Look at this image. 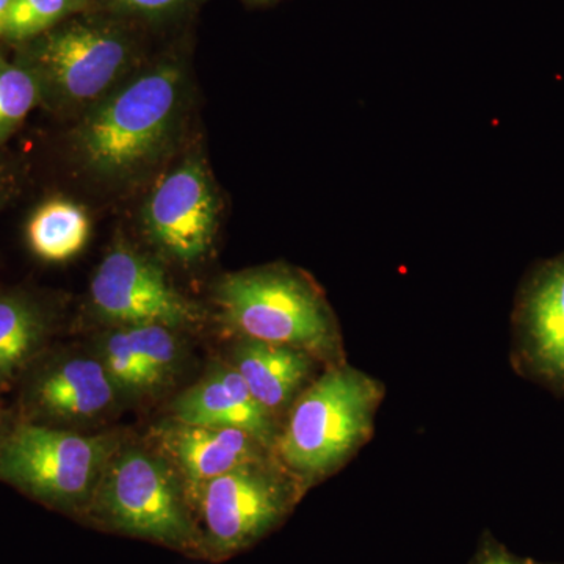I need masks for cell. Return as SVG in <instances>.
Instances as JSON below:
<instances>
[{
	"instance_id": "1",
	"label": "cell",
	"mask_w": 564,
	"mask_h": 564,
	"mask_svg": "<svg viewBox=\"0 0 564 564\" xmlns=\"http://www.w3.org/2000/svg\"><path fill=\"white\" fill-rule=\"evenodd\" d=\"M383 397L380 381L347 362L326 367L285 415L274 458L307 491L370 440Z\"/></svg>"
},
{
	"instance_id": "2",
	"label": "cell",
	"mask_w": 564,
	"mask_h": 564,
	"mask_svg": "<svg viewBox=\"0 0 564 564\" xmlns=\"http://www.w3.org/2000/svg\"><path fill=\"white\" fill-rule=\"evenodd\" d=\"M223 322L242 339L289 345L326 367L345 361L343 334L313 280L282 265L223 278L217 288Z\"/></svg>"
},
{
	"instance_id": "3",
	"label": "cell",
	"mask_w": 564,
	"mask_h": 564,
	"mask_svg": "<svg viewBox=\"0 0 564 564\" xmlns=\"http://www.w3.org/2000/svg\"><path fill=\"white\" fill-rule=\"evenodd\" d=\"M84 518L99 529L204 558L187 489L159 452L120 445Z\"/></svg>"
},
{
	"instance_id": "4",
	"label": "cell",
	"mask_w": 564,
	"mask_h": 564,
	"mask_svg": "<svg viewBox=\"0 0 564 564\" xmlns=\"http://www.w3.org/2000/svg\"><path fill=\"white\" fill-rule=\"evenodd\" d=\"M120 445L113 434L20 421L0 440V481L46 507L84 518Z\"/></svg>"
},
{
	"instance_id": "5",
	"label": "cell",
	"mask_w": 564,
	"mask_h": 564,
	"mask_svg": "<svg viewBox=\"0 0 564 564\" xmlns=\"http://www.w3.org/2000/svg\"><path fill=\"white\" fill-rule=\"evenodd\" d=\"M306 489L273 455L188 492L204 558L223 562L258 544L289 518Z\"/></svg>"
},
{
	"instance_id": "6",
	"label": "cell",
	"mask_w": 564,
	"mask_h": 564,
	"mask_svg": "<svg viewBox=\"0 0 564 564\" xmlns=\"http://www.w3.org/2000/svg\"><path fill=\"white\" fill-rule=\"evenodd\" d=\"M181 73L150 70L102 102L80 133L85 159L98 172H131L150 161L169 139L180 109Z\"/></svg>"
},
{
	"instance_id": "7",
	"label": "cell",
	"mask_w": 564,
	"mask_h": 564,
	"mask_svg": "<svg viewBox=\"0 0 564 564\" xmlns=\"http://www.w3.org/2000/svg\"><path fill=\"white\" fill-rule=\"evenodd\" d=\"M91 303L99 317L118 326L163 325L188 328L202 318L150 259L128 247L104 258L91 281Z\"/></svg>"
},
{
	"instance_id": "8",
	"label": "cell",
	"mask_w": 564,
	"mask_h": 564,
	"mask_svg": "<svg viewBox=\"0 0 564 564\" xmlns=\"http://www.w3.org/2000/svg\"><path fill=\"white\" fill-rule=\"evenodd\" d=\"M21 380V421L61 429L96 421L121 397L102 362L87 356L39 358Z\"/></svg>"
},
{
	"instance_id": "9",
	"label": "cell",
	"mask_w": 564,
	"mask_h": 564,
	"mask_svg": "<svg viewBox=\"0 0 564 564\" xmlns=\"http://www.w3.org/2000/svg\"><path fill=\"white\" fill-rule=\"evenodd\" d=\"M152 242L176 261H199L210 250L218 206L209 176L198 161H185L159 182L144 207Z\"/></svg>"
},
{
	"instance_id": "10",
	"label": "cell",
	"mask_w": 564,
	"mask_h": 564,
	"mask_svg": "<svg viewBox=\"0 0 564 564\" xmlns=\"http://www.w3.org/2000/svg\"><path fill=\"white\" fill-rule=\"evenodd\" d=\"M516 355L530 377L564 392V252L538 263L514 307Z\"/></svg>"
},
{
	"instance_id": "11",
	"label": "cell",
	"mask_w": 564,
	"mask_h": 564,
	"mask_svg": "<svg viewBox=\"0 0 564 564\" xmlns=\"http://www.w3.org/2000/svg\"><path fill=\"white\" fill-rule=\"evenodd\" d=\"M129 50L109 29L76 24L54 33L41 52V62L63 95L90 101L118 79Z\"/></svg>"
},
{
	"instance_id": "12",
	"label": "cell",
	"mask_w": 564,
	"mask_h": 564,
	"mask_svg": "<svg viewBox=\"0 0 564 564\" xmlns=\"http://www.w3.org/2000/svg\"><path fill=\"white\" fill-rule=\"evenodd\" d=\"M155 443L159 454L184 481L187 494L242 464L273 455L243 430L195 425L176 419L158 426Z\"/></svg>"
},
{
	"instance_id": "13",
	"label": "cell",
	"mask_w": 564,
	"mask_h": 564,
	"mask_svg": "<svg viewBox=\"0 0 564 564\" xmlns=\"http://www.w3.org/2000/svg\"><path fill=\"white\" fill-rule=\"evenodd\" d=\"M173 419L195 425L239 429L272 451L281 423L256 402L231 364H217L173 403Z\"/></svg>"
},
{
	"instance_id": "14",
	"label": "cell",
	"mask_w": 564,
	"mask_h": 564,
	"mask_svg": "<svg viewBox=\"0 0 564 564\" xmlns=\"http://www.w3.org/2000/svg\"><path fill=\"white\" fill-rule=\"evenodd\" d=\"M317 359L289 345L242 339L232 348L231 366L256 402L280 422L304 389L315 380Z\"/></svg>"
},
{
	"instance_id": "15",
	"label": "cell",
	"mask_w": 564,
	"mask_h": 564,
	"mask_svg": "<svg viewBox=\"0 0 564 564\" xmlns=\"http://www.w3.org/2000/svg\"><path fill=\"white\" fill-rule=\"evenodd\" d=\"M47 323L22 296H0V391L21 380L43 352Z\"/></svg>"
},
{
	"instance_id": "16",
	"label": "cell",
	"mask_w": 564,
	"mask_h": 564,
	"mask_svg": "<svg viewBox=\"0 0 564 564\" xmlns=\"http://www.w3.org/2000/svg\"><path fill=\"white\" fill-rule=\"evenodd\" d=\"M87 212L68 199L43 204L28 226L32 251L46 262H66L79 254L90 239Z\"/></svg>"
},
{
	"instance_id": "17",
	"label": "cell",
	"mask_w": 564,
	"mask_h": 564,
	"mask_svg": "<svg viewBox=\"0 0 564 564\" xmlns=\"http://www.w3.org/2000/svg\"><path fill=\"white\" fill-rule=\"evenodd\" d=\"M143 373L147 395L161 391L181 367L182 347L173 328L163 325L126 326Z\"/></svg>"
},
{
	"instance_id": "18",
	"label": "cell",
	"mask_w": 564,
	"mask_h": 564,
	"mask_svg": "<svg viewBox=\"0 0 564 564\" xmlns=\"http://www.w3.org/2000/svg\"><path fill=\"white\" fill-rule=\"evenodd\" d=\"M98 359L106 367L121 397L147 395L143 373L126 326H118L102 337Z\"/></svg>"
},
{
	"instance_id": "19",
	"label": "cell",
	"mask_w": 564,
	"mask_h": 564,
	"mask_svg": "<svg viewBox=\"0 0 564 564\" xmlns=\"http://www.w3.org/2000/svg\"><path fill=\"white\" fill-rule=\"evenodd\" d=\"M79 0H11L6 33L13 40H25L50 29L76 9Z\"/></svg>"
},
{
	"instance_id": "20",
	"label": "cell",
	"mask_w": 564,
	"mask_h": 564,
	"mask_svg": "<svg viewBox=\"0 0 564 564\" xmlns=\"http://www.w3.org/2000/svg\"><path fill=\"white\" fill-rule=\"evenodd\" d=\"M39 99V85L25 69L0 65V137L25 117Z\"/></svg>"
},
{
	"instance_id": "21",
	"label": "cell",
	"mask_w": 564,
	"mask_h": 564,
	"mask_svg": "<svg viewBox=\"0 0 564 564\" xmlns=\"http://www.w3.org/2000/svg\"><path fill=\"white\" fill-rule=\"evenodd\" d=\"M469 564H530L527 558H519L508 551L491 533H485L477 552Z\"/></svg>"
},
{
	"instance_id": "22",
	"label": "cell",
	"mask_w": 564,
	"mask_h": 564,
	"mask_svg": "<svg viewBox=\"0 0 564 564\" xmlns=\"http://www.w3.org/2000/svg\"><path fill=\"white\" fill-rule=\"evenodd\" d=\"M126 9L143 14H162L180 6L181 0H118Z\"/></svg>"
},
{
	"instance_id": "23",
	"label": "cell",
	"mask_w": 564,
	"mask_h": 564,
	"mask_svg": "<svg viewBox=\"0 0 564 564\" xmlns=\"http://www.w3.org/2000/svg\"><path fill=\"white\" fill-rule=\"evenodd\" d=\"M11 0H0V33L6 31L7 13H9Z\"/></svg>"
},
{
	"instance_id": "24",
	"label": "cell",
	"mask_w": 564,
	"mask_h": 564,
	"mask_svg": "<svg viewBox=\"0 0 564 564\" xmlns=\"http://www.w3.org/2000/svg\"><path fill=\"white\" fill-rule=\"evenodd\" d=\"M10 425L7 422V414L0 410V440L6 436V433L9 432Z\"/></svg>"
},
{
	"instance_id": "25",
	"label": "cell",
	"mask_w": 564,
	"mask_h": 564,
	"mask_svg": "<svg viewBox=\"0 0 564 564\" xmlns=\"http://www.w3.org/2000/svg\"><path fill=\"white\" fill-rule=\"evenodd\" d=\"M529 560V563L530 564H564V563H544V562H538V560H533V558H527Z\"/></svg>"
}]
</instances>
